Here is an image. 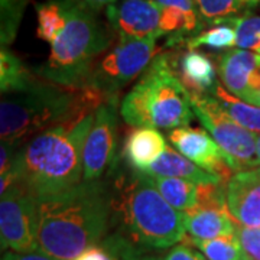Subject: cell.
Returning a JSON list of instances; mask_svg holds the SVG:
<instances>
[{
    "mask_svg": "<svg viewBox=\"0 0 260 260\" xmlns=\"http://www.w3.org/2000/svg\"><path fill=\"white\" fill-rule=\"evenodd\" d=\"M37 210L38 246L58 260H75L113 227L107 179L83 181L64 192L37 198Z\"/></svg>",
    "mask_w": 260,
    "mask_h": 260,
    "instance_id": "1",
    "label": "cell"
},
{
    "mask_svg": "<svg viewBox=\"0 0 260 260\" xmlns=\"http://www.w3.org/2000/svg\"><path fill=\"white\" fill-rule=\"evenodd\" d=\"M112 192L113 225L142 249L162 250L185 237L184 213L178 211L150 182L148 174L120 158L106 178Z\"/></svg>",
    "mask_w": 260,
    "mask_h": 260,
    "instance_id": "2",
    "label": "cell"
},
{
    "mask_svg": "<svg viewBox=\"0 0 260 260\" xmlns=\"http://www.w3.org/2000/svg\"><path fill=\"white\" fill-rule=\"evenodd\" d=\"M104 99L91 88H73L35 75L22 88L2 94V140H28L44 130L95 112Z\"/></svg>",
    "mask_w": 260,
    "mask_h": 260,
    "instance_id": "3",
    "label": "cell"
},
{
    "mask_svg": "<svg viewBox=\"0 0 260 260\" xmlns=\"http://www.w3.org/2000/svg\"><path fill=\"white\" fill-rule=\"evenodd\" d=\"M94 112L77 120L44 130L20 149V182L37 198H45L83 182L84 145Z\"/></svg>",
    "mask_w": 260,
    "mask_h": 260,
    "instance_id": "4",
    "label": "cell"
},
{
    "mask_svg": "<svg viewBox=\"0 0 260 260\" xmlns=\"http://www.w3.org/2000/svg\"><path fill=\"white\" fill-rule=\"evenodd\" d=\"M110 45L112 34L97 10L70 0L67 23L49 44V55L35 68V74L51 83L83 88L94 64Z\"/></svg>",
    "mask_w": 260,
    "mask_h": 260,
    "instance_id": "5",
    "label": "cell"
},
{
    "mask_svg": "<svg viewBox=\"0 0 260 260\" xmlns=\"http://www.w3.org/2000/svg\"><path fill=\"white\" fill-rule=\"evenodd\" d=\"M194 116L191 94L168 54L152 59L120 103V117L132 127L174 130L188 126Z\"/></svg>",
    "mask_w": 260,
    "mask_h": 260,
    "instance_id": "6",
    "label": "cell"
},
{
    "mask_svg": "<svg viewBox=\"0 0 260 260\" xmlns=\"http://www.w3.org/2000/svg\"><path fill=\"white\" fill-rule=\"evenodd\" d=\"M160 34L148 38H121L103 54L94 64L84 87L91 88L104 99L119 97L135 78L145 73L156 56V42Z\"/></svg>",
    "mask_w": 260,
    "mask_h": 260,
    "instance_id": "7",
    "label": "cell"
},
{
    "mask_svg": "<svg viewBox=\"0 0 260 260\" xmlns=\"http://www.w3.org/2000/svg\"><path fill=\"white\" fill-rule=\"evenodd\" d=\"M191 104L195 117L225 153L233 172L260 167L254 132L233 120L213 95L191 94Z\"/></svg>",
    "mask_w": 260,
    "mask_h": 260,
    "instance_id": "8",
    "label": "cell"
},
{
    "mask_svg": "<svg viewBox=\"0 0 260 260\" xmlns=\"http://www.w3.org/2000/svg\"><path fill=\"white\" fill-rule=\"evenodd\" d=\"M120 97H110L95 109L91 129L84 145L83 181L95 182L109 177L119 164Z\"/></svg>",
    "mask_w": 260,
    "mask_h": 260,
    "instance_id": "9",
    "label": "cell"
},
{
    "mask_svg": "<svg viewBox=\"0 0 260 260\" xmlns=\"http://www.w3.org/2000/svg\"><path fill=\"white\" fill-rule=\"evenodd\" d=\"M37 197L22 182L2 195L0 240L2 249L13 251L38 250Z\"/></svg>",
    "mask_w": 260,
    "mask_h": 260,
    "instance_id": "10",
    "label": "cell"
},
{
    "mask_svg": "<svg viewBox=\"0 0 260 260\" xmlns=\"http://www.w3.org/2000/svg\"><path fill=\"white\" fill-rule=\"evenodd\" d=\"M168 139L174 149L200 168L223 179H230L233 171L227 164L225 153L207 130L188 126L178 127L169 132Z\"/></svg>",
    "mask_w": 260,
    "mask_h": 260,
    "instance_id": "11",
    "label": "cell"
},
{
    "mask_svg": "<svg viewBox=\"0 0 260 260\" xmlns=\"http://www.w3.org/2000/svg\"><path fill=\"white\" fill-rule=\"evenodd\" d=\"M106 13L112 29L121 38L160 34V6L155 0H117L106 8Z\"/></svg>",
    "mask_w": 260,
    "mask_h": 260,
    "instance_id": "12",
    "label": "cell"
},
{
    "mask_svg": "<svg viewBox=\"0 0 260 260\" xmlns=\"http://www.w3.org/2000/svg\"><path fill=\"white\" fill-rule=\"evenodd\" d=\"M260 68V54L247 49H230L218 58V77L223 87L243 102L260 106V94L253 90L251 80Z\"/></svg>",
    "mask_w": 260,
    "mask_h": 260,
    "instance_id": "13",
    "label": "cell"
},
{
    "mask_svg": "<svg viewBox=\"0 0 260 260\" xmlns=\"http://www.w3.org/2000/svg\"><path fill=\"white\" fill-rule=\"evenodd\" d=\"M225 197L236 223L260 227V167L232 175L225 184Z\"/></svg>",
    "mask_w": 260,
    "mask_h": 260,
    "instance_id": "14",
    "label": "cell"
},
{
    "mask_svg": "<svg viewBox=\"0 0 260 260\" xmlns=\"http://www.w3.org/2000/svg\"><path fill=\"white\" fill-rule=\"evenodd\" d=\"M172 64L179 80L191 94L213 95L218 85V70L210 56L197 49H188Z\"/></svg>",
    "mask_w": 260,
    "mask_h": 260,
    "instance_id": "15",
    "label": "cell"
},
{
    "mask_svg": "<svg viewBox=\"0 0 260 260\" xmlns=\"http://www.w3.org/2000/svg\"><path fill=\"white\" fill-rule=\"evenodd\" d=\"M185 232L191 239L211 240L224 236L236 234L237 223L232 217L229 208L218 207H201L195 205L194 208L184 213Z\"/></svg>",
    "mask_w": 260,
    "mask_h": 260,
    "instance_id": "16",
    "label": "cell"
},
{
    "mask_svg": "<svg viewBox=\"0 0 260 260\" xmlns=\"http://www.w3.org/2000/svg\"><path fill=\"white\" fill-rule=\"evenodd\" d=\"M168 148L167 140L155 127H135L121 148V159L133 169L145 171Z\"/></svg>",
    "mask_w": 260,
    "mask_h": 260,
    "instance_id": "17",
    "label": "cell"
},
{
    "mask_svg": "<svg viewBox=\"0 0 260 260\" xmlns=\"http://www.w3.org/2000/svg\"><path fill=\"white\" fill-rule=\"evenodd\" d=\"M143 172H146L149 175L186 179V181L195 182L198 185H201V184H220L224 181L221 177L200 168L192 160H189L182 153H179L177 149H172L169 146Z\"/></svg>",
    "mask_w": 260,
    "mask_h": 260,
    "instance_id": "18",
    "label": "cell"
},
{
    "mask_svg": "<svg viewBox=\"0 0 260 260\" xmlns=\"http://www.w3.org/2000/svg\"><path fill=\"white\" fill-rule=\"evenodd\" d=\"M260 5V0H195L203 23L218 25L249 15Z\"/></svg>",
    "mask_w": 260,
    "mask_h": 260,
    "instance_id": "19",
    "label": "cell"
},
{
    "mask_svg": "<svg viewBox=\"0 0 260 260\" xmlns=\"http://www.w3.org/2000/svg\"><path fill=\"white\" fill-rule=\"evenodd\" d=\"M143 250L120 232L109 233L102 242L83 251L75 260H136Z\"/></svg>",
    "mask_w": 260,
    "mask_h": 260,
    "instance_id": "20",
    "label": "cell"
},
{
    "mask_svg": "<svg viewBox=\"0 0 260 260\" xmlns=\"http://www.w3.org/2000/svg\"><path fill=\"white\" fill-rule=\"evenodd\" d=\"M148 177L160 195L178 211L186 213L198 203V184L179 178L159 177L149 174Z\"/></svg>",
    "mask_w": 260,
    "mask_h": 260,
    "instance_id": "21",
    "label": "cell"
},
{
    "mask_svg": "<svg viewBox=\"0 0 260 260\" xmlns=\"http://www.w3.org/2000/svg\"><path fill=\"white\" fill-rule=\"evenodd\" d=\"M213 97L236 123H239L244 129L260 133V106L243 102L242 99L229 93L221 83H218Z\"/></svg>",
    "mask_w": 260,
    "mask_h": 260,
    "instance_id": "22",
    "label": "cell"
},
{
    "mask_svg": "<svg viewBox=\"0 0 260 260\" xmlns=\"http://www.w3.org/2000/svg\"><path fill=\"white\" fill-rule=\"evenodd\" d=\"M70 0H47L37 5V35L41 41L51 44L68 18Z\"/></svg>",
    "mask_w": 260,
    "mask_h": 260,
    "instance_id": "23",
    "label": "cell"
},
{
    "mask_svg": "<svg viewBox=\"0 0 260 260\" xmlns=\"http://www.w3.org/2000/svg\"><path fill=\"white\" fill-rule=\"evenodd\" d=\"M35 73L32 74L22 59L16 54H13L8 47H2L0 51V90L2 94L9 93L13 90L22 88L23 85L35 78Z\"/></svg>",
    "mask_w": 260,
    "mask_h": 260,
    "instance_id": "24",
    "label": "cell"
},
{
    "mask_svg": "<svg viewBox=\"0 0 260 260\" xmlns=\"http://www.w3.org/2000/svg\"><path fill=\"white\" fill-rule=\"evenodd\" d=\"M191 242L208 260H251L236 234L211 240L191 239Z\"/></svg>",
    "mask_w": 260,
    "mask_h": 260,
    "instance_id": "25",
    "label": "cell"
},
{
    "mask_svg": "<svg viewBox=\"0 0 260 260\" xmlns=\"http://www.w3.org/2000/svg\"><path fill=\"white\" fill-rule=\"evenodd\" d=\"M188 49H197L200 47H207L215 51H224L236 45V30L232 22H224L213 25V28L200 32L198 35L189 38L185 42Z\"/></svg>",
    "mask_w": 260,
    "mask_h": 260,
    "instance_id": "26",
    "label": "cell"
},
{
    "mask_svg": "<svg viewBox=\"0 0 260 260\" xmlns=\"http://www.w3.org/2000/svg\"><path fill=\"white\" fill-rule=\"evenodd\" d=\"M29 0H0V44L9 47L18 35Z\"/></svg>",
    "mask_w": 260,
    "mask_h": 260,
    "instance_id": "27",
    "label": "cell"
},
{
    "mask_svg": "<svg viewBox=\"0 0 260 260\" xmlns=\"http://www.w3.org/2000/svg\"><path fill=\"white\" fill-rule=\"evenodd\" d=\"M229 22L236 30V47L260 54V16L249 13Z\"/></svg>",
    "mask_w": 260,
    "mask_h": 260,
    "instance_id": "28",
    "label": "cell"
},
{
    "mask_svg": "<svg viewBox=\"0 0 260 260\" xmlns=\"http://www.w3.org/2000/svg\"><path fill=\"white\" fill-rule=\"evenodd\" d=\"M236 236L251 260H260V227L237 225Z\"/></svg>",
    "mask_w": 260,
    "mask_h": 260,
    "instance_id": "29",
    "label": "cell"
},
{
    "mask_svg": "<svg viewBox=\"0 0 260 260\" xmlns=\"http://www.w3.org/2000/svg\"><path fill=\"white\" fill-rule=\"evenodd\" d=\"M164 260H208L200 250L188 244H177L164 256Z\"/></svg>",
    "mask_w": 260,
    "mask_h": 260,
    "instance_id": "30",
    "label": "cell"
},
{
    "mask_svg": "<svg viewBox=\"0 0 260 260\" xmlns=\"http://www.w3.org/2000/svg\"><path fill=\"white\" fill-rule=\"evenodd\" d=\"M2 260H58L48 254L44 250L38 249L32 251H13L5 250Z\"/></svg>",
    "mask_w": 260,
    "mask_h": 260,
    "instance_id": "31",
    "label": "cell"
},
{
    "mask_svg": "<svg viewBox=\"0 0 260 260\" xmlns=\"http://www.w3.org/2000/svg\"><path fill=\"white\" fill-rule=\"evenodd\" d=\"M159 6H172L177 9L185 12L186 15L191 16H200L197 6H195V0H155Z\"/></svg>",
    "mask_w": 260,
    "mask_h": 260,
    "instance_id": "32",
    "label": "cell"
},
{
    "mask_svg": "<svg viewBox=\"0 0 260 260\" xmlns=\"http://www.w3.org/2000/svg\"><path fill=\"white\" fill-rule=\"evenodd\" d=\"M77 2H80V3H83L85 6H88V8L99 12L103 8H109L110 5L116 3L117 0H77Z\"/></svg>",
    "mask_w": 260,
    "mask_h": 260,
    "instance_id": "33",
    "label": "cell"
},
{
    "mask_svg": "<svg viewBox=\"0 0 260 260\" xmlns=\"http://www.w3.org/2000/svg\"><path fill=\"white\" fill-rule=\"evenodd\" d=\"M136 260H164L158 257V256H155V254H149V253H143V250L140 251L139 254H138V257Z\"/></svg>",
    "mask_w": 260,
    "mask_h": 260,
    "instance_id": "34",
    "label": "cell"
},
{
    "mask_svg": "<svg viewBox=\"0 0 260 260\" xmlns=\"http://www.w3.org/2000/svg\"><path fill=\"white\" fill-rule=\"evenodd\" d=\"M256 146H257V158L260 162V135H257V138H256Z\"/></svg>",
    "mask_w": 260,
    "mask_h": 260,
    "instance_id": "35",
    "label": "cell"
}]
</instances>
